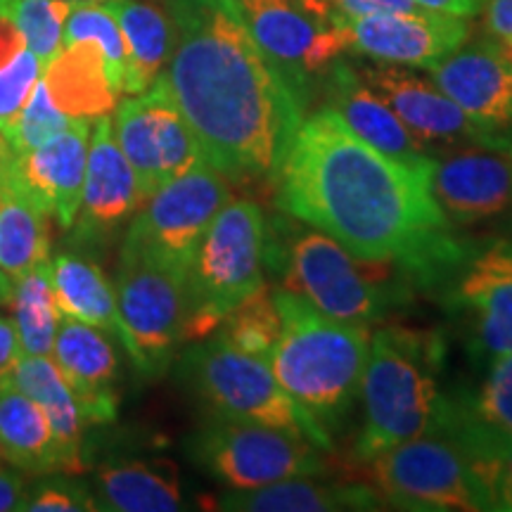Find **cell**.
Returning a JSON list of instances; mask_svg holds the SVG:
<instances>
[{
	"label": "cell",
	"instance_id": "1",
	"mask_svg": "<svg viewBox=\"0 0 512 512\" xmlns=\"http://www.w3.org/2000/svg\"><path fill=\"white\" fill-rule=\"evenodd\" d=\"M275 178V204L349 254L399 264L422 280L470 256L430 185L356 136L330 107L304 117Z\"/></svg>",
	"mask_w": 512,
	"mask_h": 512
},
{
	"label": "cell",
	"instance_id": "2",
	"mask_svg": "<svg viewBox=\"0 0 512 512\" xmlns=\"http://www.w3.org/2000/svg\"><path fill=\"white\" fill-rule=\"evenodd\" d=\"M174 50L164 76L226 178L273 176L304 121L302 100L249 34L235 0H171Z\"/></svg>",
	"mask_w": 512,
	"mask_h": 512
},
{
	"label": "cell",
	"instance_id": "3",
	"mask_svg": "<svg viewBox=\"0 0 512 512\" xmlns=\"http://www.w3.org/2000/svg\"><path fill=\"white\" fill-rule=\"evenodd\" d=\"M273 299L280 337L268 363L294 403L332 437L361 394L368 325L332 318L287 290L275 292Z\"/></svg>",
	"mask_w": 512,
	"mask_h": 512
},
{
	"label": "cell",
	"instance_id": "4",
	"mask_svg": "<svg viewBox=\"0 0 512 512\" xmlns=\"http://www.w3.org/2000/svg\"><path fill=\"white\" fill-rule=\"evenodd\" d=\"M366 422L356 456L370 463L382 451L444 422L448 399L437 384V349L411 330H382L370 339L361 382Z\"/></svg>",
	"mask_w": 512,
	"mask_h": 512
},
{
	"label": "cell",
	"instance_id": "5",
	"mask_svg": "<svg viewBox=\"0 0 512 512\" xmlns=\"http://www.w3.org/2000/svg\"><path fill=\"white\" fill-rule=\"evenodd\" d=\"M178 377L209 418L261 422L297 432L316 448L332 444V437L285 392L266 358L235 349L221 335L204 337L185 351L178 361Z\"/></svg>",
	"mask_w": 512,
	"mask_h": 512
},
{
	"label": "cell",
	"instance_id": "6",
	"mask_svg": "<svg viewBox=\"0 0 512 512\" xmlns=\"http://www.w3.org/2000/svg\"><path fill=\"white\" fill-rule=\"evenodd\" d=\"M264 259V211L256 202L228 200L190 264L185 339L209 337L235 306L264 287Z\"/></svg>",
	"mask_w": 512,
	"mask_h": 512
},
{
	"label": "cell",
	"instance_id": "7",
	"mask_svg": "<svg viewBox=\"0 0 512 512\" xmlns=\"http://www.w3.org/2000/svg\"><path fill=\"white\" fill-rule=\"evenodd\" d=\"M119 342L147 380H157L174 363L185 342L188 273L138 254H121L114 285Z\"/></svg>",
	"mask_w": 512,
	"mask_h": 512
},
{
	"label": "cell",
	"instance_id": "8",
	"mask_svg": "<svg viewBox=\"0 0 512 512\" xmlns=\"http://www.w3.org/2000/svg\"><path fill=\"white\" fill-rule=\"evenodd\" d=\"M188 456L209 477L233 489H259L323 472L316 446L302 434L245 420L209 418L190 437Z\"/></svg>",
	"mask_w": 512,
	"mask_h": 512
},
{
	"label": "cell",
	"instance_id": "9",
	"mask_svg": "<svg viewBox=\"0 0 512 512\" xmlns=\"http://www.w3.org/2000/svg\"><path fill=\"white\" fill-rule=\"evenodd\" d=\"M230 200L226 176L207 162L152 192L126 230L121 254H138L188 273L197 247Z\"/></svg>",
	"mask_w": 512,
	"mask_h": 512
},
{
	"label": "cell",
	"instance_id": "10",
	"mask_svg": "<svg viewBox=\"0 0 512 512\" xmlns=\"http://www.w3.org/2000/svg\"><path fill=\"white\" fill-rule=\"evenodd\" d=\"M382 501L403 510H489L470 460L446 434H422L370 460Z\"/></svg>",
	"mask_w": 512,
	"mask_h": 512
},
{
	"label": "cell",
	"instance_id": "11",
	"mask_svg": "<svg viewBox=\"0 0 512 512\" xmlns=\"http://www.w3.org/2000/svg\"><path fill=\"white\" fill-rule=\"evenodd\" d=\"M285 290L316 306L318 311L349 323H373L382 318L394 294L375 275V261L358 259L320 230H302L285 247Z\"/></svg>",
	"mask_w": 512,
	"mask_h": 512
},
{
	"label": "cell",
	"instance_id": "12",
	"mask_svg": "<svg viewBox=\"0 0 512 512\" xmlns=\"http://www.w3.org/2000/svg\"><path fill=\"white\" fill-rule=\"evenodd\" d=\"M93 119L74 117L64 131L29 152L0 147V195L29 202L62 228H72L86 181Z\"/></svg>",
	"mask_w": 512,
	"mask_h": 512
},
{
	"label": "cell",
	"instance_id": "13",
	"mask_svg": "<svg viewBox=\"0 0 512 512\" xmlns=\"http://www.w3.org/2000/svg\"><path fill=\"white\" fill-rule=\"evenodd\" d=\"M249 34L306 107L311 76L325 72L344 53L342 34L311 15L302 0H235Z\"/></svg>",
	"mask_w": 512,
	"mask_h": 512
},
{
	"label": "cell",
	"instance_id": "14",
	"mask_svg": "<svg viewBox=\"0 0 512 512\" xmlns=\"http://www.w3.org/2000/svg\"><path fill=\"white\" fill-rule=\"evenodd\" d=\"M332 27L342 34L344 48L373 57L384 64L425 67L444 60L470 36L465 17L430 10L377 12L361 17H330Z\"/></svg>",
	"mask_w": 512,
	"mask_h": 512
},
{
	"label": "cell",
	"instance_id": "15",
	"mask_svg": "<svg viewBox=\"0 0 512 512\" xmlns=\"http://www.w3.org/2000/svg\"><path fill=\"white\" fill-rule=\"evenodd\" d=\"M361 79L396 112L422 145L489 147L512 155L510 147L477 126L434 81L406 72L401 64H375L361 69Z\"/></svg>",
	"mask_w": 512,
	"mask_h": 512
},
{
	"label": "cell",
	"instance_id": "16",
	"mask_svg": "<svg viewBox=\"0 0 512 512\" xmlns=\"http://www.w3.org/2000/svg\"><path fill=\"white\" fill-rule=\"evenodd\" d=\"M432 81L482 126L486 133L503 140L512 152V138L505 131L512 126V69L505 60L501 43L477 41L460 46L430 69Z\"/></svg>",
	"mask_w": 512,
	"mask_h": 512
},
{
	"label": "cell",
	"instance_id": "17",
	"mask_svg": "<svg viewBox=\"0 0 512 512\" xmlns=\"http://www.w3.org/2000/svg\"><path fill=\"white\" fill-rule=\"evenodd\" d=\"M328 72L330 110L337 112L344 124L370 147L430 185V174L437 159L413 136L411 128L396 117L392 107L361 79V74L351 64L335 60Z\"/></svg>",
	"mask_w": 512,
	"mask_h": 512
},
{
	"label": "cell",
	"instance_id": "18",
	"mask_svg": "<svg viewBox=\"0 0 512 512\" xmlns=\"http://www.w3.org/2000/svg\"><path fill=\"white\" fill-rule=\"evenodd\" d=\"M430 192L448 221L477 223L512 209V155L489 147H460L437 159Z\"/></svg>",
	"mask_w": 512,
	"mask_h": 512
},
{
	"label": "cell",
	"instance_id": "19",
	"mask_svg": "<svg viewBox=\"0 0 512 512\" xmlns=\"http://www.w3.org/2000/svg\"><path fill=\"white\" fill-rule=\"evenodd\" d=\"M143 204L136 174L126 162L114 138L110 114L93 119L88 143L86 181H83L81 207L76 214V235L83 242H100L112 235L121 223L136 216Z\"/></svg>",
	"mask_w": 512,
	"mask_h": 512
},
{
	"label": "cell",
	"instance_id": "20",
	"mask_svg": "<svg viewBox=\"0 0 512 512\" xmlns=\"http://www.w3.org/2000/svg\"><path fill=\"white\" fill-rule=\"evenodd\" d=\"M50 358L79 401L88 425L117 418L119 356L107 332L62 316Z\"/></svg>",
	"mask_w": 512,
	"mask_h": 512
},
{
	"label": "cell",
	"instance_id": "21",
	"mask_svg": "<svg viewBox=\"0 0 512 512\" xmlns=\"http://www.w3.org/2000/svg\"><path fill=\"white\" fill-rule=\"evenodd\" d=\"M456 302L472 316L477 349L512 354V242L498 240L463 264Z\"/></svg>",
	"mask_w": 512,
	"mask_h": 512
},
{
	"label": "cell",
	"instance_id": "22",
	"mask_svg": "<svg viewBox=\"0 0 512 512\" xmlns=\"http://www.w3.org/2000/svg\"><path fill=\"white\" fill-rule=\"evenodd\" d=\"M48 93L69 117L95 119L117 107L121 91L112 83L102 50L93 41L62 46L43 69Z\"/></svg>",
	"mask_w": 512,
	"mask_h": 512
},
{
	"label": "cell",
	"instance_id": "23",
	"mask_svg": "<svg viewBox=\"0 0 512 512\" xmlns=\"http://www.w3.org/2000/svg\"><path fill=\"white\" fill-rule=\"evenodd\" d=\"M0 460L29 475L62 472L48 415L12 382H0Z\"/></svg>",
	"mask_w": 512,
	"mask_h": 512
},
{
	"label": "cell",
	"instance_id": "24",
	"mask_svg": "<svg viewBox=\"0 0 512 512\" xmlns=\"http://www.w3.org/2000/svg\"><path fill=\"white\" fill-rule=\"evenodd\" d=\"M117 17L126 43L124 93L147 91L166 69L174 50V19L171 12L143 0H105Z\"/></svg>",
	"mask_w": 512,
	"mask_h": 512
},
{
	"label": "cell",
	"instance_id": "25",
	"mask_svg": "<svg viewBox=\"0 0 512 512\" xmlns=\"http://www.w3.org/2000/svg\"><path fill=\"white\" fill-rule=\"evenodd\" d=\"M10 382L31 396L43 413L48 415L50 427L60 446L62 472L76 475L83 470V434L88 422L83 418L79 401L62 380L60 370L50 356H22L12 373Z\"/></svg>",
	"mask_w": 512,
	"mask_h": 512
},
{
	"label": "cell",
	"instance_id": "26",
	"mask_svg": "<svg viewBox=\"0 0 512 512\" xmlns=\"http://www.w3.org/2000/svg\"><path fill=\"white\" fill-rule=\"evenodd\" d=\"M98 510L174 512L183 510L178 470L169 460H133L100 467L95 475Z\"/></svg>",
	"mask_w": 512,
	"mask_h": 512
},
{
	"label": "cell",
	"instance_id": "27",
	"mask_svg": "<svg viewBox=\"0 0 512 512\" xmlns=\"http://www.w3.org/2000/svg\"><path fill=\"white\" fill-rule=\"evenodd\" d=\"M382 496L370 486L320 484L313 477H294L283 482L238 489L221 498L223 510L238 512H335V510H377Z\"/></svg>",
	"mask_w": 512,
	"mask_h": 512
},
{
	"label": "cell",
	"instance_id": "28",
	"mask_svg": "<svg viewBox=\"0 0 512 512\" xmlns=\"http://www.w3.org/2000/svg\"><path fill=\"white\" fill-rule=\"evenodd\" d=\"M57 309L64 318L81 320L107 335L119 337L114 285L95 261L81 254L62 252L50 261Z\"/></svg>",
	"mask_w": 512,
	"mask_h": 512
},
{
	"label": "cell",
	"instance_id": "29",
	"mask_svg": "<svg viewBox=\"0 0 512 512\" xmlns=\"http://www.w3.org/2000/svg\"><path fill=\"white\" fill-rule=\"evenodd\" d=\"M8 309L24 356H50L62 320L50 280V261L38 264L15 280Z\"/></svg>",
	"mask_w": 512,
	"mask_h": 512
},
{
	"label": "cell",
	"instance_id": "30",
	"mask_svg": "<svg viewBox=\"0 0 512 512\" xmlns=\"http://www.w3.org/2000/svg\"><path fill=\"white\" fill-rule=\"evenodd\" d=\"M48 219L29 202L0 195V271L12 280L50 261Z\"/></svg>",
	"mask_w": 512,
	"mask_h": 512
},
{
	"label": "cell",
	"instance_id": "31",
	"mask_svg": "<svg viewBox=\"0 0 512 512\" xmlns=\"http://www.w3.org/2000/svg\"><path fill=\"white\" fill-rule=\"evenodd\" d=\"M114 138L124 152L126 162L131 164L136 174L138 190L143 195V202L152 192L162 188V176H159V155L155 136H152V119L150 105H147L145 91L138 95H128L117 105L112 119Z\"/></svg>",
	"mask_w": 512,
	"mask_h": 512
},
{
	"label": "cell",
	"instance_id": "32",
	"mask_svg": "<svg viewBox=\"0 0 512 512\" xmlns=\"http://www.w3.org/2000/svg\"><path fill=\"white\" fill-rule=\"evenodd\" d=\"M69 10L72 3L67 0H0V17L22 34L24 46L41 60L43 69L62 50Z\"/></svg>",
	"mask_w": 512,
	"mask_h": 512
},
{
	"label": "cell",
	"instance_id": "33",
	"mask_svg": "<svg viewBox=\"0 0 512 512\" xmlns=\"http://www.w3.org/2000/svg\"><path fill=\"white\" fill-rule=\"evenodd\" d=\"M219 335L245 354L266 358V361L271 358V351L280 337V313L266 285L249 294L245 302L223 318Z\"/></svg>",
	"mask_w": 512,
	"mask_h": 512
},
{
	"label": "cell",
	"instance_id": "34",
	"mask_svg": "<svg viewBox=\"0 0 512 512\" xmlns=\"http://www.w3.org/2000/svg\"><path fill=\"white\" fill-rule=\"evenodd\" d=\"M74 41H93L102 50L110 69L112 83L124 93V72H126V43L121 34L117 17L112 15L105 3H76L69 10L64 22L62 46Z\"/></svg>",
	"mask_w": 512,
	"mask_h": 512
},
{
	"label": "cell",
	"instance_id": "35",
	"mask_svg": "<svg viewBox=\"0 0 512 512\" xmlns=\"http://www.w3.org/2000/svg\"><path fill=\"white\" fill-rule=\"evenodd\" d=\"M72 119L74 117L64 114L60 107L55 105L48 93L46 81H43L41 76L34 86V91L29 95L27 105L22 107L15 124L8 128V133H5V140H8V147L12 152H29L57 136L60 131H64Z\"/></svg>",
	"mask_w": 512,
	"mask_h": 512
},
{
	"label": "cell",
	"instance_id": "36",
	"mask_svg": "<svg viewBox=\"0 0 512 512\" xmlns=\"http://www.w3.org/2000/svg\"><path fill=\"white\" fill-rule=\"evenodd\" d=\"M465 408L489 432L512 439V354L491 358L482 389Z\"/></svg>",
	"mask_w": 512,
	"mask_h": 512
},
{
	"label": "cell",
	"instance_id": "37",
	"mask_svg": "<svg viewBox=\"0 0 512 512\" xmlns=\"http://www.w3.org/2000/svg\"><path fill=\"white\" fill-rule=\"evenodd\" d=\"M22 512H88L98 510L95 494L88 484H83L76 475L62 472V475L38 479L27 484L19 508Z\"/></svg>",
	"mask_w": 512,
	"mask_h": 512
},
{
	"label": "cell",
	"instance_id": "38",
	"mask_svg": "<svg viewBox=\"0 0 512 512\" xmlns=\"http://www.w3.org/2000/svg\"><path fill=\"white\" fill-rule=\"evenodd\" d=\"M41 76L43 64L29 48H24L15 60L0 67V133L3 136L15 124Z\"/></svg>",
	"mask_w": 512,
	"mask_h": 512
},
{
	"label": "cell",
	"instance_id": "39",
	"mask_svg": "<svg viewBox=\"0 0 512 512\" xmlns=\"http://www.w3.org/2000/svg\"><path fill=\"white\" fill-rule=\"evenodd\" d=\"M489 510L512 512V439H503L501 446L477 472Z\"/></svg>",
	"mask_w": 512,
	"mask_h": 512
},
{
	"label": "cell",
	"instance_id": "40",
	"mask_svg": "<svg viewBox=\"0 0 512 512\" xmlns=\"http://www.w3.org/2000/svg\"><path fill=\"white\" fill-rule=\"evenodd\" d=\"M302 5L311 15H316L323 22H330V17H361L377 15V12H408L420 10L411 0H302Z\"/></svg>",
	"mask_w": 512,
	"mask_h": 512
},
{
	"label": "cell",
	"instance_id": "41",
	"mask_svg": "<svg viewBox=\"0 0 512 512\" xmlns=\"http://www.w3.org/2000/svg\"><path fill=\"white\" fill-rule=\"evenodd\" d=\"M22 356L24 349L22 342H19L15 323H12L10 316L0 313V382H10Z\"/></svg>",
	"mask_w": 512,
	"mask_h": 512
},
{
	"label": "cell",
	"instance_id": "42",
	"mask_svg": "<svg viewBox=\"0 0 512 512\" xmlns=\"http://www.w3.org/2000/svg\"><path fill=\"white\" fill-rule=\"evenodd\" d=\"M484 29L494 41L512 38V0H484Z\"/></svg>",
	"mask_w": 512,
	"mask_h": 512
},
{
	"label": "cell",
	"instance_id": "43",
	"mask_svg": "<svg viewBox=\"0 0 512 512\" xmlns=\"http://www.w3.org/2000/svg\"><path fill=\"white\" fill-rule=\"evenodd\" d=\"M24 489H27V479H24L22 470L10 465H0V512L17 510L19 501L24 496Z\"/></svg>",
	"mask_w": 512,
	"mask_h": 512
},
{
	"label": "cell",
	"instance_id": "44",
	"mask_svg": "<svg viewBox=\"0 0 512 512\" xmlns=\"http://www.w3.org/2000/svg\"><path fill=\"white\" fill-rule=\"evenodd\" d=\"M422 10L430 12H444V15L453 17H472L484 8V0H411Z\"/></svg>",
	"mask_w": 512,
	"mask_h": 512
},
{
	"label": "cell",
	"instance_id": "45",
	"mask_svg": "<svg viewBox=\"0 0 512 512\" xmlns=\"http://www.w3.org/2000/svg\"><path fill=\"white\" fill-rule=\"evenodd\" d=\"M27 48L24 46V38L19 31L12 27L5 17H0V67L15 60V57Z\"/></svg>",
	"mask_w": 512,
	"mask_h": 512
},
{
	"label": "cell",
	"instance_id": "46",
	"mask_svg": "<svg viewBox=\"0 0 512 512\" xmlns=\"http://www.w3.org/2000/svg\"><path fill=\"white\" fill-rule=\"evenodd\" d=\"M12 285H15V280H12L5 271H0V309H8L10 297H12Z\"/></svg>",
	"mask_w": 512,
	"mask_h": 512
},
{
	"label": "cell",
	"instance_id": "47",
	"mask_svg": "<svg viewBox=\"0 0 512 512\" xmlns=\"http://www.w3.org/2000/svg\"><path fill=\"white\" fill-rule=\"evenodd\" d=\"M501 50H503L505 60H508L510 69H512V38H510V41H503V43H501Z\"/></svg>",
	"mask_w": 512,
	"mask_h": 512
},
{
	"label": "cell",
	"instance_id": "48",
	"mask_svg": "<svg viewBox=\"0 0 512 512\" xmlns=\"http://www.w3.org/2000/svg\"><path fill=\"white\" fill-rule=\"evenodd\" d=\"M67 3H72V5H76V3H105V0H67Z\"/></svg>",
	"mask_w": 512,
	"mask_h": 512
}]
</instances>
